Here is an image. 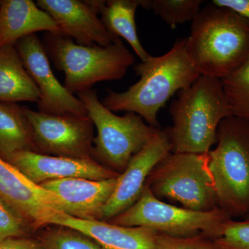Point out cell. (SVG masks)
<instances>
[{
    "instance_id": "6da1fadb",
    "label": "cell",
    "mask_w": 249,
    "mask_h": 249,
    "mask_svg": "<svg viewBox=\"0 0 249 249\" xmlns=\"http://www.w3.org/2000/svg\"><path fill=\"white\" fill-rule=\"evenodd\" d=\"M140 79L123 92L107 89L103 106L111 111L133 112L147 124L160 128L157 114L178 91L191 86L199 76L188 59L186 38L177 40L169 52L150 56L134 66Z\"/></svg>"
},
{
    "instance_id": "7a4b0ae2",
    "label": "cell",
    "mask_w": 249,
    "mask_h": 249,
    "mask_svg": "<svg viewBox=\"0 0 249 249\" xmlns=\"http://www.w3.org/2000/svg\"><path fill=\"white\" fill-rule=\"evenodd\" d=\"M186 51L201 76L222 79L249 59V21L229 8L207 4L192 23Z\"/></svg>"
},
{
    "instance_id": "3957f363",
    "label": "cell",
    "mask_w": 249,
    "mask_h": 249,
    "mask_svg": "<svg viewBox=\"0 0 249 249\" xmlns=\"http://www.w3.org/2000/svg\"><path fill=\"white\" fill-rule=\"evenodd\" d=\"M173 125L165 129L172 152L208 153L217 143V132L231 110L219 78L200 76L178 91L170 105Z\"/></svg>"
},
{
    "instance_id": "277c9868",
    "label": "cell",
    "mask_w": 249,
    "mask_h": 249,
    "mask_svg": "<svg viewBox=\"0 0 249 249\" xmlns=\"http://www.w3.org/2000/svg\"><path fill=\"white\" fill-rule=\"evenodd\" d=\"M44 47L59 71L64 86L74 94L91 89L95 83L124 78L135 62L120 38L107 47L78 45L60 33H47Z\"/></svg>"
},
{
    "instance_id": "5b68a950",
    "label": "cell",
    "mask_w": 249,
    "mask_h": 249,
    "mask_svg": "<svg viewBox=\"0 0 249 249\" xmlns=\"http://www.w3.org/2000/svg\"><path fill=\"white\" fill-rule=\"evenodd\" d=\"M218 206L233 218L249 213V121L231 116L218 127L217 146L208 152Z\"/></svg>"
},
{
    "instance_id": "8992f818",
    "label": "cell",
    "mask_w": 249,
    "mask_h": 249,
    "mask_svg": "<svg viewBox=\"0 0 249 249\" xmlns=\"http://www.w3.org/2000/svg\"><path fill=\"white\" fill-rule=\"evenodd\" d=\"M77 96L85 105L97 131L91 157L121 175L131 158L151 140L160 128L147 124L135 113L116 115L99 101L96 90H86Z\"/></svg>"
},
{
    "instance_id": "52a82bcc",
    "label": "cell",
    "mask_w": 249,
    "mask_h": 249,
    "mask_svg": "<svg viewBox=\"0 0 249 249\" xmlns=\"http://www.w3.org/2000/svg\"><path fill=\"white\" fill-rule=\"evenodd\" d=\"M145 186L157 199L178 203L185 209H219L208 153L171 152L152 170Z\"/></svg>"
},
{
    "instance_id": "ba28073f",
    "label": "cell",
    "mask_w": 249,
    "mask_h": 249,
    "mask_svg": "<svg viewBox=\"0 0 249 249\" xmlns=\"http://www.w3.org/2000/svg\"><path fill=\"white\" fill-rule=\"evenodd\" d=\"M231 219L220 209L201 212L167 204L155 197L145 186L138 200L107 222L121 227H145L175 237L203 233L215 239Z\"/></svg>"
},
{
    "instance_id": "9c48e42d",
    "label": "cell",
    "mask_w": 249,
    "mask_h": 249,
    "mask_svg": "<svg viewBox=\"0 0 249 249\" xmlns=\"http://www.w3.org/2000/svg\"><path fill=\"white\" fill-rule=\"evenodd\" d=\"M23 108L35 152L80 160L92 158L94 124L89 116L53 115Z\"/></svg>"
},
{
    "instance_id": "30bf717a",
    "label": "cell",
    "mask_w": 249,
    "mask_h": 249,
    "mask_svg": "<svg viewBox=\"0 0 249 249\" xmlns=\"http://www.w3.org/2000/svg\"><path fill=\"white\" fill-rule=\"evenodd\" d=\"M0 202L31 230L52 225L62 212L60 199L0 157Z\"/></svg>"
},
{
    "instance_id": "8fae6325",
    "label": "cell",
    "mask_w": 249,
    "mask_h": 249,
    "mask_svg": "<svg viewBox=\"0 0 249 249\" xmlns=\"http://www.w3.org/2000/svg\"><path fill=\"white\" fill-rule=\"evenodd\" d=\"M15 47L40 91L39 111L53 115H88L83 103L55 78L48 54L37 34L23 37Z\"/></svg>"
},
{
    "instance_id": "7c38bea8",
    "label": "cell",
    "mask_w": 249,
    "mask_h": 249,
    "mask_svg": "<svg viewBox=\"0 0 249 249\" xmlns=\"http://www.w3.org/2000/svg\"><path fill=\"white\" fill-rule=\"evenodd\" d=\"M172 152L165 129L157 130L146 145L129 160L119 175L114 193L103 211V221L109 220L130 208L142 196L149 175L159 163Z\"/></svg>"
},
{
    "instance_id": "4fadbf2b",
    "label": "cell",
    "mask_w": 249,
    "mask_h": 249,
    "mask_svg": "<svg viewBox=\"0 0 249 249\" xmlns=\"http://www.w3.org/2000/svg\"><path fill=\"white\" fill-rule=\"evenodd\" d=\"M33 182L40 185L52 180L83 178L106 180L117 178L119 174L88 160L44 155L31 150L18 152L6 160Z\"/></svg>"
},
{
    "instance_id": "5bb4252c",
    "label": "cell",
    "mask_w": 249,
    "mask_h": 249,
    "mask_svg": "<svg viewBox=\"0 0 249 249\" xmlns=\"http://www.w3.org/2000/svg\"><path fill=\"white\" fill-rule=\"evenodd\" d=\"M36 4L53 18L60 34L78 45L107 47L119 38L109 34L88 1L37 0Z\"/></svg>"
},
{
    "instance_id": "9a60e30c",
    "label": "cell",
    "mask_w": 249,
    "mask_h": 249,
    "mask_svg": "<svg viewBox=\"0 0 249 249\" xmlns=\"http://www.w3.org/2000/svg\"><path fill=\"white\" fill-rule=\"evenodd\" d=\"M119 177L106 180L68 178L52 180L40 186L55 195L67 215L88 221H103V211L109 200Z\"/></svg>"
},
{
    "instance_id": "2e32d148",
    "label": "cell",
    "mask_w": 249,
    "mask_h": 249,
    "mask_svg": "<svg viewBox=\"0 0 249 249\" xmlns=\"http://www.w3.org/2000/svg\"><path fill=\"white\" fill-rule=\"evenodd\" d=\"M52 225L71 228L89 236L103 249H155L160 232L145 227H127L106 221H88L60 213Z\"/></svg>"
},
{
    "instance_id": "e0dca14e",
    "label": "cell",
    "mask_w": 249,
    "mask_h": 249,
    "mask_svg": "<svg viewBox=\"0 0 249 249\" xmlns=\"http://www.w3.org/2000/svg\"><path fill=\"white\" fill-rule=\"evenodd\" d=\"M39 31L59 33L53 18L31 0H0V47Z\"/></svg>"
},
{
    "instance_id": "ac0fdd59",
    "label": "cell",
    "mask_w": 249,
    "mask_h": 249,
    "mask_svg": "<svg viewBox=\"0 0 249 249\" xmlns=\"http://www.w3.org/2000/svg\"><path fill=\"white\" fill-rule=\"evenodd\" d=\"M40 93L15 45L0 47V101L38 102Z\"/></svg>"
},
{
    "instance_id": "d6986e66",
    "label": "cell",
    "mask_w": 249,
    "mask_h": 249,
    "mask_svg": "<svg viewBox=\"0 0 249 249\" xmlns=\"http://www.w3.org/2000/svg\"><path fill=\"white\" fill-rule=\"evenodd\" d=\"M35 151L32 132L24 108L0 101V157L7 160L19 152Z\"/></svg>"
},
{
    "instance_id": "ffe728a7",
    "label": "cell",
    "mask_w": 249,
    "mask_h": 249,
    "mask_svg": "<svg viewBox=\"0 0 249 249\" xmlns=\"http://www.w3.org/2000/svg\"><path fill=\"white\" fill-rule=\"evenodd\" d=\"M141 5L142 0H109L106 1L100 14L103 25L109 34L124 39L142 62H145L151 55L141 43L135 22L136 10Z\"/></svg>"
},
{
    "instance_id": "44dd1931",
    "label": "cell",
    "mask_w": 249,
    "mask_h": 249,
    "mask_svg": "<svg viewBox=\"0 0 249 249\" xmlns=\"http://www.w3.org/2000/svg\"><path fill=\"white\" fill-rule=\"evenodd\" d=\"M201 0H142L141 6L151 9L171 29L194 20L201 11Z\"/></svg>"
},
{
    "instance_id": "7402d4cb",
    "label": "cell",
    "mask_w": 249,
    "mask_h": 249,
    "mask_svg": "<svg viewBox=\"0 0 249 249\" xmlns=\"http://www.w3.org/2000/svg\"><path fill=\"white\" fill-rule=\"evenodd\" d=\"M220 80L232 116L249 121V59Z\"/></svg>"
},
{
    "instance_id": "603a6c76",
    "label": "cell",
    "mask_w": 249,
    "mask_h": 249,
    "mask_svg": "<svg viewBox=\"0 0 249 249\" xmlns=\"http://www.w3.org/2000/svg\"><path fill=\"white\" fill-rule=\"evenodd\" d=\"M53 227L41 234L40 242L45 249H103L83 232L63 226Z\"/></svg>"
},
{
    "instance_id": "cb8c5ba5",
    "label": "cell",
    "mask_w": 249,
    "mask_h": 249,
    "mask_svg": "<svg viewBox=\"0 0 249 249\" xmlns=\"http://www.w3.org/2000/svg\"><path fill=\"white\" fill-rule=\"evenodd\" d=\"M213 240L223 249H249V221L231 219Z\"/></svg>"
},
{
    "instance_id": "d4e9b609",
    "label": "cell",
    "mask_w": 249,
    "mask_h": 249,
    "mask_svg": "<svg viewBox=\"0 0 249 249\" xmlns=\"http://www.w3.org/2000/svg\"><path fill=\"white\" fill-rule=\"evenodd\" d=\"M155 249H223L213 239L200 233L188 237H175L160 233Z\"/></svg>"
},
{
    "instance_id": "484cf974",
    "label": "cell",
    "mask_w": 249,
    "mask_h": 249,
    "mask_svg": "<svg viewBox=\"0 0 249 249\" xmlns=\"http://www.w3.org/2000/svg\"><path fill=\"white\" fill-rule=\"evenodd\" d=\"M31 230L25 223L0 202V241L15 237H25Z\"/></svg>"
},
{
    "instance_id": "4316f807",
    "label": "cell",
    "mask_w": 249,
    "mask_h": 249,
    "mask_svg": "<svg viewBox=\"0 0 249 249\" xmlns=\"http://www.w3.org/2000/svg\"><path fill=\"white\" fill-rule=\"evenodd\" d=\"M0 249H45L40 242L26 237H9L0 241Z\"/></svg>"
},
{
    "instance_id": "83f0119b",
    "label": "cell",
    "mask_w": 249,
    "mask_h": 249,
    "mask_svg": "<svg viewBox=\"0 0 249 249\" xmlns=\"http://www.w3.org/2000/svg\"><path fill=\"white\" fill-rule=\"evenodd\" d=\"M211 3L229 8L249 21V0H213Z\"/></svg>"
},
{
    "instance_id": "f1b7e54d",
    "label": "cell",
    "mask_w": 249,
    "mask_h": 249,
    "mask_svg": "<svg viewBox=\"0 0 249 249\" xmlns=\"http://www.w3.org/2000/svg\"><path fill=\"white\" fill-rule=\"evenodd\" d=\"M244 219H245V220L249 221V213Z\"/></svg>"
}]
</instances>
